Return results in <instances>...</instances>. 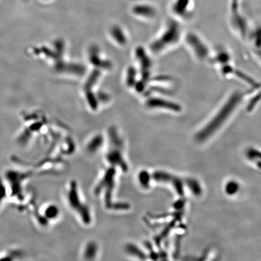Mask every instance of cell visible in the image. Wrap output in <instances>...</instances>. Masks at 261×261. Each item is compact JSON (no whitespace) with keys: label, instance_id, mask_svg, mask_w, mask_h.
<instances>
[{"label":"cell","instance_id":"6da1fadb","mask_svg":"<svg viewBox=\"0 0 261 261\" xmlns=\"http://www.w3.org/2000/svg\"><path fill=\"white\" fill-rule=\"evenodd\" d=\"M241 99L240 93H237L231 95L215 114L214 118L207 125V127L202 130L199 137H207L210 134L214 132L215 130L220 128L221 125L225 123L226 120L230 118L231 114L235 112Z\"/></svg>","mask_w":261,"mask_h":261},{"label":"cell","instance_id":"7a4b0ae2","mask_svg":"<svg viewBox=\"0 0 261 261\" xmlns=\"http://www.w3.org/2000/svg\"><path fill=\"white\" fill-rule=\"evenodd\" d=\"M181 37L182 30L180 25L175 21H171L167 24L166 30L162 35L156 42H154L153 50L157 52H161L174 46L180 41Z\"/></svg>","mask_w":261,"mask_h":261},{"label":"cell","instance_id":"3957f363","mask_svg":"<svg viewBox=\"0 0 261 261\" xmlns=\"http://www.w3.org/2000/svg\"><path fill=\"white\" fill-rule=\"evenodd\" d=\"M67 199L71 209L78 213L84 223L89 225L91 222V216L88 207L82 202L80 198L76 183L73 182L70 184L67 193Z\"/></svg>","mask_w":261,"mask_h":261},{"label":"cell","instance_id":"277c9868","mask_svg":"<svg viewBox=\"0 0 261 261\" xmlns=\"http://www.w3.org/2000/svg\"><path fill=\"white\" fill-rule=\"evenodd\" d=\"M106 159L112 167H119L124 172H127L129 169L127 162L124 158L122 142L118 140L114 141L113 145L111 144L106 154Z\"/></svg>","mask_w":261,"mask_h":261},{"label":"cell","instance_id":"5b68a950","mask_svg":"<svg viewBox=\"0 0 261 261\" xmlns=\"http://www.w3.org/2000/svg\"><path fill=\"white\" fill-rule=\"evenodd\" d=\"M186 41L196 57L201 60L206 59L209 55V50L200 38L195 34H190L186 38Z\"/></svg>","mask_w":261,"mask_h":261},{"label":"cell","instance_id":"8992f818","mask_svg":"<svg viewBox=\"0 0 261 261\" xmlns=\"http://www.w3.org/2000/svg\"><path fill=\"white\" fill-rule=\"evenodd\" d=\"M191 4V0H175L172 4V11L180 18L188 17Z\"/></svg>","mask_w":261,"mask_h":261},{"label":"cell","instance_id":"52a82bcc","mask_svg":"<svg viewBox=\"0 0 261 261\" xmlns=\"http://www.w3.org/2000/svg\"><path fill=\"white\" fill-rule=\"evenodd\" d=\"M135 12L139 13L142 15L146 16V17H152L155 14V11L153 7L149 6H140L135 7Z\"/></svg>","mask_w":261,"mask_h":261},{"label":"cell","instance_id":"ba28073f","mask_svg":"<svg viewBox=\"0 0 261 261\" xmlns=\"http://www.w3.org/2000/svg\"><path fill=\"white\" fill-rule=\"evenodd\" d=\"M45 215L49 219H54L59 215V209L55 205H51V206L47 207L46 211H45Z\"/></svg>","mask_w":261,"mask_h":261},{"label":"cell","instance_id":"9c48e42d","mask_svg":"<svg viewBox=\"0 0 261 261\" xmlns=\"http://www.w3.org/2000/svg\"><path fill=\"white\" fill-rule=\"evenodd\" d=\"M252 39V41L254 42L255 46L257 47V49H261V28H258L254 32Z\"/></svg>","mask_w":261,"mask_h":261},{"label":"cell","instance_id":"30bf717a","mask_svg":"<svg viewBox=\"0 0 261 261\" xmlns=\"http://www.w3.org/2000/svg\"><path fill=\"white\" fill-rule=\"evenodd\" d=\"M149 175L146 171H142L139 173L138 175V180L139 182L140 185L143 186V187H146L148 185Z\"/></svg>","mask_w":261,"mask_h":261},{"label":"cell","instance_id":"8fae6325","mask_svg":"<svg viewBox=\"0 0 261 261\" xmlns=\"http://www.w3.org/2000/svg\"><path fill=\"white\" fill-rule=\"evenodd\" d=\"M96 251H97L96 246L93 244L89 245V246L87 247L86 250H85V257H90L91 258L95 257Z\"/></svg>","mask_w":261,"mask_h":261},{"label":"cell","instance_id":"7c38bea8","mask_svg":"<svg viewBox=\"0 0 261 261\" xmlns=\"http://www.w3.org/2000/svg\"><path fill=\"white\" fill-rule=\"evenodd\" d=\"M100 139H95L89 145V151L92 152V153H95L98 150V148L100 146Z\"/></svg>","mask_w":261,"mask_h":261},{"label":"cell","instance_id":"4fadbf2b","mask_svg":"<svg viewBox=\"0 0 261 261\" xmlns=\"http://www.w3.org/2000/svg\"><path fill=\"white\" fill-rule=\"evenodd\" d=\"M257 54H258V57H259L260 59L261 60V49H260V50H258L257 52Z\"/></svg>","mask_w":261,"mask_h":261}]
</instances>
